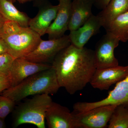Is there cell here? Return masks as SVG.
I'll return each instance as SVG.
<instances>
[{"instance_id":"obj_1","label":"cell","mask_w":128,"mask_h":128,"mask_svg":"<svg viewBox=\"0 0 128 128\" xmlns=\"http://www.w3.org/2000/svg\"><path fill=\"white\" fill-rule=\"evenodd\" d=\"M51 66L60 87L73 95L90 82L96 69L94 50L70 44L57 54Z\"/></svg>"},{"instance_id":"obj_2","label":"cell","mask_w":128,"mask_h":128,"mask_svg":"<svg viewBox=\"0 0 128 128\" xmlns=\"http://www.w3.org/2000/svg\"><path fill=\"white\" fill-rule=\"evenodd\" d=\"M60 88L55 72L51 67L30 76L16 86L3 91L1 94L18 102L28 96L54 95Z\"/></svg>"},{"instance_id":"obj_3","label":"cell","mask_w":128,"mask_h":128,"mask_svg":"<svg viewBox=\"0 0 128 128\" xmlns=\"http://www.w3.org/2000/svg\"><path fill=\"white\" fill-rule=\"evenodd\" d=\"M41 38L29 27H22L16 22L6 20L2 38L7 45L8 53L17 58L34 50L41 41Z\"/></svg>"},{"instance_id":"obj_4","label":"cell","mask_w":128,"mask_h":128,"mask_svg":"<svg viewBox=\"0 0 128 128\" xmlns=\"http://www.w3.org/2000/svg\"><path fill=\"white\" fill-rule=\"evenodd\" d=\"M49 94L35 95L15 108L12 126L16 128L24 124H30L38 128H45V114L53 102Z\"/></svg>"},{"instance_id":"obj_5","label":"cell","mask_w":128,"mask_h":128,"mask_svg":"<svg viewBox=\"0 0 128 128\" xmlns=\"http://www.w3.org/2000/svg\"><path fill=\"white\" fill-rule=\"evenodd\" d=\"M117 105L101 106L81 112H72L74 128H106Z\"/></svg>"},{"instance_id":"obj_6","label":"cell","mask_w":128,"mask_h":128,"mask_svg":"<svg viewBox=\"0 0 128 128\" xmlns=\"http://www.w3.org/2000/svg\"><path fill=\"white\" fill-rule=\"evenodd\" d=\"M70 44L68 35H64L57 39H41L34 50L22 58L34 63H52L57 54Z\"/></svg>"},{"instance_id":"obj_7","label":"cell","mask_w":128,"mask_h":128,"mask_svg":"<svg viewBox=\"0 0 128 128\" xmlns=\"http://www.w3.org/2000/svg\"><path fill=\"white\" fill-rule=\"evenodd\" d=\"M34 6L38 12L35 16L30 18L28 26L41 36L46 34L48 28L54 20L59 9V5L54 6L49 0H33Z\"/></svg>"},{"instance_id":"obj_8","label":"cell","mask_w":128,"mask_h":128,"mask_svg":"<svg viewBox=\"0 0 128 128\" xmlns=\"http://www.w3.org/2000/svg\"><path fill=\"white\" fill-rule=\"evenodd\" d=\"M117 38L106 33L99 40L94 50L96 69L113 67L118 65V60L115 57L114 51L119 44Z\"/></svg>"},{"instance_id":"obj_9","label":"cell","mask_w":128,"mask_h":128,"mask_svg":"<svg viewBox=\"0 0 128 128\" xmlns=\"http://www.w3.org/2000/svg\"><path fill=\"white\" fill-rule=\"evenodd\" d=\"M51 67V65L47 64L34 63L22 58H16L8 75L11 85L10 87L16 86L30 76Z\"/></svg>"},{"instance_id":"obj_10","label":"cell","mask_w":128,"mask_h":128,"mask_svg":"<svg viewBox=\"0 0 128 128\" xmlns=\"http://www.w3.org/2000/svg\"><path fill=\"white\" fill-rule=\"evenodd\" d=\"M128 75V65L96 69L89 83L94 88L107 90L112 85L124 80Z\"/></svg>"},{"instance_id":"obj_11","label":"cell","mask_w":128,"mask_h":128,"mask_svg":"<svg viewBox=\"0 0 128 128\" xmlns=\"http://www.w3.org/2000/svg\"><path fill=\"white\" fill-rule=\"evenodd\" d=\"M120 104L128 107V75L124 80L116 83L106 98L95 102H82L80 107L82 111L86 112L101 106Z\"/></svg>"},{"instance_id":"obj_12","label":"cell","mask_w":128,"mask_h":128,"mask_svg":"<svg viewBox=\"0 0 128 128\" xmlns=\"http://www.w3.org/2000/svg\"><path fill=\"white\" fill-rule=\"evenodd\" d=\"M58 0L59 9L57 16L46 32L48 39L61 38L68 30L72 1L71 0Z\"/></svg>"},{"instance_id":"obj_13","label":"cell","mask_w":128,"mask_h":128,"mask_svg":"<svg viewBox=\"0 0 128 128\" xmlns=\"http://www.w3.org/2000/svg\"><path fill=\"white\" fill-rule=\"evenodd\" d=\"M101 27L98 16L93 14L78 29L70 32L68 36L71 44L79 48H84L90 38L99 32Z\"/></svg>"},{"instance_id":"obj_14","label":"cell","mask_w":128,"mask_h":128,"mask_svg":"<svg viewBox=\"0 0 128 128\" xmlns=\"http://www.w3.org/2000/svg\"><path fill=\"white\" fill-rule=\"evenodd\" d=\"M45 120L49 128H74L72 113L53 102L46 111Z\"/></svg>"},{"instance_id":"obj_15","label":"cell","mask_w":128,"mask_h":128,"mask_svg":"<svg viewBox=\"0 0 128 128\" xmlns=\"http://www.w3.org/2000/svg\"><path fill=\"white\" fill-rule=\"evenodd\" d=\"M94 0H73L72 2L68 30L78 29L92 16V8Z\"/></svg>"},{"instance_id":"obj_16","label":"cell","mask_w":128,"mask_h":128,"mask_svg":"<svg viewBox=\"0 0 128 128\" xmlns=\"http://www.w3.org/2000/svg\"><path fill=\"white\" fill-rule=\"evenodd\" d=\"M128 11V0H111L98 14L102 27L104 28L121 14Z\"/></svg>"},{"instance_id":"obj_17","label":"cell","mask_w":128,"mask_h":128,"mask_svg":"<svg viewBox=\"0 0 128 128\" xmlns=\"http://www.w3.org/2000/svg\"><path fill=\"white\" fill-rule=\"evenodd\" d=\"M0 14L7 20L16 22L22 27H29L30 18L17 9L8 0H0Z\"/></svg>"},{"instance_id":"obj_18","label":"cell","mask_w":128,"mask_h":128,"mask_svg":"<svg viewBox=\"0 0 128 128\" xmlns=\"http://www.w3.org/2000/svg\"><path fill=\"white\" fill-rule=\"evenodd\" d=\"M106 33L117 38L120 41H128V11L117 17L104 28Z\"/></svg>"},{"instance_id":"obj_19","label":"cell","mask_w":128,"mask_h":128,"mask_svg":"<svg viewBox=\"0 0 128 128\" xmlns=\"http://www.w3.org/2000/svg\"><path fill=\"white\" fill-rule=\"evenodd\" d=\"M108 128H128V107L117 105L112 114L108 125Z\"/></svg>"},{"instance_id":"obj_20","label":"cell","mask_w":128,"mask_h":128,"mask_svg":"<svg viewBox=\"0 0 128 128\" xmlns=\"http://www.w3.org/2000/svg\"><path fill=\"white\" fill-rule=\"evenodd\" d=\"M16 102L11 98L0 95V118L5 119L15 108Z\"/></svg>"},{"instance_id":"obj_21","label":"cell","mask_w":128,"mask_h":128,"mask_svg":"<svg viewBox=\"0 0 128 128\" xmlns=\"http://www.w3.org/2000/svg\"><path fill=\"white\" fill-rule=\"evenodd\" d=\"M15 59L8 53L0 54V74L8 77L9 70Z\"/></svg>"},{"instance_id":"obj_22","label":"cell","mask_w":128,"mask_h":128,"mask_svg":"<svg viewBox=\"0 0 128 128\" xmlns=\"http://www.w3.org/2000/svg\"><path fill=\"white\" fill-rule=\"evenodd\" d=\"M11 82L6 76L0 74V92L11 87Z\"/></svg>"},{"instance_id":"obj_23","label":"cell","mask_w":128,"mask_h":128,"mask_svg":"<svg viewBox=\"0 0 128 128\" xmlns=\"http://www.w3.org/2000/svg\"><path fill=\"white\" fill-rule=\"evenodd\" d=\"M8 53L7 45L4 39L0 38V54Z\"/></svg>"},{"instance_id":"obj_24","label":"cell","mask_w":128,"mask_h":128,"mask_svg":"<svg viewBox=\"0 0 128 128\" xmlns=\"http://www.w3.org/2000/svg\"><path fill=\"white\" fill-rule=\"evenodd\" d=\"M6 20L0 14V38H2L4 31V27Z\"/></svg>"},{"instance_id":"obj_25","label":"cell","mask_w":128,"mask_h":128,"mask_svg":"<svg viewBox=\"0 0 128 128\" xmlns=\"http://www.w3.org/2000/svg\"><path fill=\"white\" fill-rule=\"evenodd\" d=\"M111 0H98V5L100 7L104 9L106 6Z\"/></svg>"},{"instance_id":"obj_26","label":"cell","mask_w":128,"mask_h":128,"mask_svg":"<svg viewBox=\"0 0 128 128\" xmlns=\"http://www.w3.org/2000/svg\"><path fill=\"white\" fill-rule=\"evenodd\" d=\"M6 128L5 119L0 118V128Z\"/></svg>"},{"instance_id":"obj_27","label":"cell","mask_w":128,"mask_h":128,"mask_svg":"<svg viewBox=\"0 0 128 128\" xmlns=\"http://www.w3.org/2000/svg\"><path fill=\"white\" fill-rule=\"evenodd\" d=\"M16 1H17L19 3H20V4H24V3H26L27 2L33 1V0H16Z\"/></svg>"},{"instance_id":"obj_28","label":"cell","mask_w":128,"mask_h":128,"mask_svg":"<svg viewBox=\"0 0 128 128\" xmlns=\"http://www.w3.org/2000/svg\"><path fill=\"white\" fill-rule=\"evenodd\" d=\"M8 0L9 1L11 2H12V3H14V2H16V0Z\"/></svg>"}]
</instances>
